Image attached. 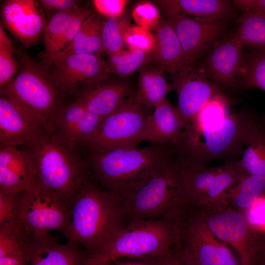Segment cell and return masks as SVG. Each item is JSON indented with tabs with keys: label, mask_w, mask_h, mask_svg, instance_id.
<instances>
[{
	"label": "cell",
	"mask_w": 265,
	"mask_h": 265,
	"mask_svg": "<svg viewBox=\"0 0 265 265\" xmlns=\"http://www.w3.org/2000/svg\"><path fill=\"white\" fill-rule=\"evenodd\" d=\"M20 147L31 164L35 186L58 195L70 204L90 177L80 147L62 140L52 127H42Z\"/></svg>",
	"instance_id": "6da1fadb"
},
{
	"label": "cell",
	"mask_w": 265,
	"mask_h": 265,
	"mask_svg": "<svg viewBox=\"0 0 265 265\" xmlns=\"http://www.w3.org/2000/svg\"><path fill=\"white\" fill-rule=\"evenodd\" d=\"M70 220L63 234L92 258L130 222L123 205L90 177L70 204Z\"/></svg>",
	"instance_id": "7a4b0ae2"
},
{
	"label": "cell",
	"mask_w": 265,
	"mask_h": 265,
	"mask_svg": "<svg viewBox=\"0 0 265 265\" xmlns=\"http://www.w3.org/2000/svg\"><path fill=\"white\" fill-rule=\"evenodd\" d=\"M174 148V144L152 143L84 157L92 179L122 205L159 169Z\"/></svg>",
	"instance_id": "3957f363"
},
{
	"label": "cell",
	"mask_w": 265,
	"mask_h": 265,
	"mask_svg": "<svg viewBox=\"0 0 265 265\" xmlns=\"http://www.w3.org/2000/svg\"><path fill=\"white\" fill-rule=\"evenodd\" d=\"M265 125L246 112L230 114L216 126L197 128L186 125L176 146L186 159L206 165L210 162L236 159L241 155L250 138Z\"/></svg>",
	"instance_id": "277c9868"
},
{
	"label": "cell",
	"mask_w": 265,
	"mask_h": 265,
	"mask_svg": "<svg viewBox=\"0 0 265 265\" xmlns=\"http://www.w3.org/2000/svg\"><path fill=\"white\" fill-rule=\"evenodd\" d=\"M186 205L178 153L174 150L159 169L123 203L130 222L176 219Z\"/></svg>",
	"instance_id": "5b68a950"
},
{
	"label": "cell",
	"mask_w": 265,
	"mask_h": 265,
	"mask_svg": "<svg viewBox=\"0 0 265 265\" xmlns=\"http://www.w3.org/2000/svg\"><path fill=\"white\" fill-rule=\"evenodd\" d=\"M177 238L175 219L132 221L88 263H112L123 258H160L177 250Z\"/></svg>",
	"instance_id": "8992f818"
},
{
	"label": "cell",
	"mask_w": 265,
	"mask_h": 265,
	"mask_svg": "<svg viewBox=\"0 0 265 265\" xmlns=\"http://www.w3.org/2000/svg\"><path fill=\"white\" fill-rule=\"evenodd\" d=\"M20 64L18 74L0 88V96L11 100L37 118L46 127L62 106L58 89L49 69L33 61L22 48L16 55Z\"/></svg>",
	"instance_id": "52a82bcc"
},
{
	"label": "cell",
	"mask_w": 265,
	"mask_h": 265,
	"mask_svg": "<svg viewBox=\"0 0 265 265\" xmlns=\"http://www.w3.org/2000/svg\"><path fill=\"white\" fill-rule=\"evenodd\" d=\"M176 253L184 265H239L225 243L217 238L191 205L176 219Z\"/></svg>",
	"instance_id": "ba28073f"
},
{
	"label": "cell",
	"mask_w": 265,
	"mask_h": 265,
	"mask_svg": "<svg viewBox=\"0 0 265 265\" xmlns=\"http://www.w3.org/2000/svg\"><path fill=\"white\" fill-rule=\"evenodd\" d=\"M134 95L105 117L96 133L81 146L86 154L136 148L142 141L145 124L152 112L138 103Z\"/></svg>",
	"instance_id": "9c48e42d"
},
{
	"label": "cell",
	"mask_w": 265,
	"mask_h": 265,
	"mask_svg": "<svg viewBox=\"0 0 265 265\" xmlns=\"http://www.w3.org/2000/svg\"><path fill=\"white\" fill-rule=\"evenodd\" d=\"M191 205L219 240L233 247L240 256V265H254L257 232L244 213L225 200Z\"/></svg>",
	"instance_id": "30bf717a"
},
{
	"label": "cell",
	"mask_w": 265,
	"mask_h": 265,
	"mask_svg": "<svg viewBox=\"0 0 265 265\" xmlns=\"http://www.w3.org/2000/svg\"><path fill=\"white\" fill-rule=\"evenodd\" d=\"M15 216L30 234L43 236L56 231L63 235L70 220V204L34 186L18 195Z\"/></svg>",
	"instance_id": "8fae6325"
},
{
	"label": "cell",
	"mask_w": 265,
	"mask_h": 265,
	"mask_svg": "<svg viewBox=\"0 0 265 265\" xmlns=\"http://www.w3.org/2000/svg\"><path fill=\"white\" fill-rule=\"evenodd\" d=\"M51 78L59 91L73 94L82 86H94L105 81L110 72L100 55L71 54L57 59Z\"/></svg>",
	"instance_id": "7c38bea8"
},
{
	"label": "cell",
	"mask_w": 265,
	"mask_h": 265,
	"mask_svg": "<svg viewBox=\"0 0 265 265\" xmlns=\"http://www.w3.org/2000/svg\"><path fill=\"white\" fill-rule=\"evenodd\" d=\"M174 89L178 96L177 109L186 125L192 123L206 103L220 92L201 69L185 67L173 75Z\"/></svg>",
	"instance_id": "4fadbf2b"
},
{
	"label": "cell",
	"mask_w": 265,
	"mask_h": 265,
	"mask_svg": "<svg viewBox=\"0 0 265 265\" xmlns=\"http://www.w3.org/2000/svg\"><path fill=\"white\" fill-rule=\"evenodd\" d=\"M39 3L33 0H7L1 6L3 24L26 49L38 42L48 24Z\"/></svg>",
	"instance_id": "5bb4252c"
},
{
	"label": "cell",
	"mask_w": 265,
	"mask_h": 265,
	"mask_svg": "<svg viewBox=\"0 0 265 265\" xmlns=\"http://www.w3.org/2000/svg\"><path fill=\"white\" fill-rule=\"evenodd\" d=\"M93 12L79 7L54 14L50 19L43 33L45 46L43 65L51 67L71 43L86 19Z\"/></svg>",
	"instance_id": "9a60e30c"
},
{
	"label": "cell",
	"mask_w": 265,
	"mask_h": 265,
	"mask_svg": "<svg viewBox=\"0 0 265 265\" xmlns=\"http://www.w3.org/2000/svg\"><path fill=\"white\" fill-rule=\"evenodd\" d=\"M167 20L173 27L183 48L184 68L194 66L195 60L219 36L225 26L224 20L203 21L183 17H167Z\"/></svg>",
	"instance_id": "2e32d148"
},
{
	"label": "cell",
	"mask_w": 265,
	"mask_h": 265,
	"mask_svg": "<svg viewBox=\"0 0 265 265\" xmlns=\"http://www.w3.org/2000/svg\"><path fill=\"white\" fill-rule=\"evenodd\" d=\"M244 46L235 34L223 40L210 52L201 70L218 86H231L242 73Z\"/></svg>",
	"instance_id": "e0dca14e"
},
{
	"label": "cell",
	"mask_w": 265,
	"mask_h": 265,
	"mask_svg": "<svg viewBox=\"0 0 265 265\" xmlns=\"http://www.w3.org/2000/svg\"><path fill=\"white\" fill-rule=\"evenodd\" d=\"M104 119L90 112L75 101L61 107L52 126L62 140L81 147L96 133Z\"/></svg>",
	"instance_id": "ac0fdd59"
},
{
	"label": "cell",
	"mask_w": 265,
	"mask_h": 265,
	"mask_svg": "<svg viewBox=\"0 0 265 265\" xmlns=\"http://www.w3.org/2000/svg\"><path fill=\"white\" fill-rule=\"evenodd\" d=\"M89 255L79 243L61 244L50 234L31 235L28 265H87Z\"/></svg>",
	"instance_id": "d6986e66"
},
{
	"label": "cell",
	"mask_w": 265,
	"mask_h": 265,
	"mask_svg": "<svg viewBox=\"0 0 265 265\" xmlns=\"http://www.w3.org/2000/svg\"><path fill=\"white\" fill-rule=\"evenodd\" d=\"M43 124L6 97H0V148L26 144Z\"/></svg>",
	"instance_id": "ffe728a7"
},
{
	"label": "cell",
	"mask_w": 265,
	"mask_h": 265,
	"mask_svg": "<svg viewBox=\"0 0 265 265\" xmlns=\"http://www.w3.org/2000/svg\"><path fill=\"white\" fill-rule=\"evenodd\" d=\"M0 149V191L17 195L35 186L33 169L24 151L15 146Z\"/></svg>",
	"instance_id": "44dd1931"
},
{
	"label": "cell",
	"mask_w": 265,
	"mask_h": 265,
	"mask_svg": "<svg viewBox=\"0 0 265 265\" xmlns=\"http://www.w3.org/2000/svg\"><path fill=\"white\" fill-rule=\"evenodd\" d=\"M186 126L177 108L165 99L154 107L148 118L142 141L163 145L176 144L180 141Z\"/></svg>",
	"instance_id": "7402d4cb"
},
{
	"label": "cell",
	"mask_w": 265,
	"mask_h": 265,
	"mask_svg": "<svg viewBox=\"0 0 265 265\" xmlns=\"http://www.w3.org/2000/svg\"><path fill=\"white\" fill-rule=\"evenodd\" d=\"M156 2L167 17H183L203 21H218L234 13L232 1L226 0H159Z\"/></svg>",
	"instance_id": "603a6c76"
},
{
	"label": "cell",
	"mask_w": 265,
	"mask_h": 265,
	"mask_svg": "<svg viewBox=\"0 0 265 265\" xmlns=\"http://www.w3.org/2000/svg\"><path fill=\"white\" fill-rule=\"evenodd\" d=\"M134 94H132L126 84L108 83L91 87L82 93L76 101L90 112L105 118Z\"/></svg>",
	"instance_id": "cb8c5ba5"
},
{
	"label": "cell",
	"mask_w": 265,
	"mask_h": 265,
	"mask_svg": "<svg viewBox=\"0 0 265 265\" xmlns=\"http://www.w3.org/2000/svg\"><path fill=\"white\" fill-rule=\"evenodd\" d=\"M152 60L159 69L175 75L184 67V54L176 33L167 19L161 18L156 30Z\"/></svg>",
	"instance_id": "d4e9b609"
},
{
	"label": "cell",
	"mask_w": 265,
	"mask_h": 265,
	"mask_svg": "<svg viewBox=\"0 0 265 265\" xmlns=\"http://www.w3.org/2000/svg\"><path fill=\"white\" fill-rule=\"evenodd\" d=\"M31 241L18 220L0 225V265H28Z\"/></svg>",
	"instance_id": "484cf974"
},
{
	"label": "cell",
	"mask_w": 265,
	"mask_h": 265,
	"mask_svg": "<svg viewBox=\"0 0 265 265\" xmlns=\"http://www.w3.org/2000/svg\"><path fill=\"white\" fill-rule=\"evenodd\" d=\"M178 153L186 205L201 203L219 167H210L193 163Z\"/></svg>",
	"instance_id": "4316f807"
},
{
	"label": "cell",
	"mask_w": 265,
	"mask_h": 265,
	"mask_svg": "<svg viewBox=\"0 0 265 265\" xmlns=\"http://www.w3.org/2000/svg\"><path fill=\"white\" fill-rule=\"evenodd\" d=\"M163 70L160 69L144 68L140 71L138 87L135 99L140 104L151 109L164 99L174 89L164 78Z\"/></svg>",
	"instance_id": "83f0119b"
},
{
	"label": "cell",
	"mask_w": 265,
	"mask_h": 265,
	"mask_svg": "<svg viewBox=\"0 0 265 265\" xmlns=\"http://www.w3.org/2000/svg\"><path fill=\"white\" fill-rule=\"evenodd\" d=\"M102 25L98 14L93 12L84 21L71 43L59 58L71 54L100 55L103 53Z\"/></svg>",
	"instance_id": "f1b7e54d"
},
{
	"label": "cell",
	"mask_w": 265,
	"mask_h": 265,
	"mask_svg": "<svg viewBox=\"0 0 265 265\" xmlns=\"http://www.w3.org/2000/svg\"><path fill=\"white\" fill-rule=\"evenodd\" d=\"M247 175L239 159L225 162L219 167L201 203L225 200L227 193Z\"/></svg>",
	"instance_id": "f546056e"
},
{
	"label": "cell",
	"mask_w": 265,
	"mask_h": 265,
	"mask_svg": "<svg viewBox=\"0 0 265 265\" xmlns=\"http://www.w3.org/2000/svg\"><path fill=\"white\" fill-rule=\"evenodd\" d=\"M265 193V177L247 175L226 194L225 201L243 212Z\"/></svg>",
	"instance_id": "4dcf8cb0"
},
{
	"label": "cell",
	"mask_w": 265,
	"mask_h": 265,
	"mask_svg": "<svg viewBox=\"0 0 265 265\" xmlns=\"http://www.w3.org/2000/svg\"><path fill=\"white\" fill-rule=\"evenodd\" d=\"M235 34L244 46L265 49V16L255 12H242Z\"/></svg>",
	"instance_id": "1f68e13d"
},
{
	"label": "cell",
	"mask_w": 265,
	"mask_h": 265,
	"mask_svg": "<svg viewBox=\"0 0 265 265\" xmlns=\"http://www.w3.org/2000/svg\"><path fill=\"white\" fill-rule=\"evenodd\" d=\"M239 161L247 174L265 177V125L250 138Z\"/></svg>",
	"instance_id": "d6a6232c"
},
{
	"label": "cell",
	"mask_w": 265,
	"mask_h": 265,
	"mask_svg": "<svg viewBox=\"0 0 265 265\" xmlns=\"http://www.w3.org/2000/svg\"><path fill=\"white\" fill-rule=\"evenodd\" d=\"M131 17L125 12L121 16L102 21V39L104 53L107 56L124 50V34L131 26Z\"/></svg>",
	"instance_id": "836d02e7"
},
{
	"label": "cell",
	"mask_w": 265,
	"mask_h": 265,
	"mask_svg": "<svg viewBox=\"0 0 265 265\" xmlns=\"http://www.w3.org/2000/svg\"><path fill=\"white\" fill-rule=\"evenodd\" d=\"M152 60V53L138 50H123L108 56L106 61L110 73L126 77Z\"/></svg>",
	"instance_id": "e575fe53"
},
{
	"label": "cell",
	"mask_w": 265,
	"mask_h": 265,
	"mask_svg": "<svg viewBox=\"0 0 265 265\" xmlns=\"http://www.w3.org/2000/svg\"><path fill=\"white\" fill-rule=\"evenodd\" d=\"M240 77L241 87L265 91V49H255L244 58Z\"/></svg>",
	"instance_id": "d590c367"
},
{
	"label": "cell",
	"mask_w": 265,
	"mask_h": 265,
	"mask_svg": "<svg viewBox=\"0 0 265 265\" xmlns=\"http://www.w3.org/2000/svg\"><path fill=\"white\" fill-rule=\"evenodd\" d=\"M229 114L228 100L220 92L206 103L194 122L188 125L197 128H212L218 125Z\"/></svg>",
	"instance_id": "8d00e7d4"
},
{
	"label": "cell",
	"mask_w": 265,
	"mask_h": 265,
	"mask_svg": "<svg viewBox=\"0 0 265 265\" xmlns=\"http://www.w3.org/2000/svg\"><path fill=\"white\" fill-rule=\"evenodd\" d=\"M124 43L129 50L140 51L153 53L155 38L150 31L138 26H130L124 34Z\"/></svg>",
	"instance_id": "74e56055"
},
{
	"label": "cell",
	"mask_w": 265,
	"mask_h": 265,
	"mask_svg": "<svg viewBox=\"0 0 265 265\" xmlns=\"http://www.w3.org/2000/svg\"><path fill=\"white\" fill-rule=\"evenodd\" d=\"M131 16L137 26L150 31L156 30L161 18L158 7L149 1L137 2Z\"/></svg>",
	"instance_id": "f35d334b"
},
{
	"label": "cell",
	"mask_w": 265,
	"mask_h": 265,
	"mask_svg": "<svg viewBox=\"0 0 265 265\" xmlns=\"http://www.w3.org/2000/svg\"><path fill=\"white\" fill-rule=\"evenodd\" d=\"M14 53L8 50L0 48V87L10 82L20 68V64L14 56Z\"/></svg>",
	"instance_id": "ab89813d"
},
{
	"label": "cell",
	"mask_w": 265,
	"mask_h": 265,
	"mask_svg": "<svg viewBox=\"0 0 265 265\" xmlns=\"http://www.w3.org/2000/svg\"><path fill=\"white\" fill-rule=\"evenodd\" d=\"M243 212L252 228L265 231V193Z\"/></svg>",
	"instance_id": "60d3db41"
},
{
	"label": "cell",
	"mask_w": 265,
	"mask_h": 265,
	"mask_svg": "<svg viewBox=\"0 0 265 265\" xmlns=\"http://www.w3.org/2000/svg\"><path fill=\"white\" fill-rule=\"evenodd\" d=\"M92 2L98 13L106 17V18H114L119 17L124 14L129 1L94 0Z\"/></svg>",
	"instance_id": "b9f144b4"
},
{
	"label": "cell",
	"mask_w": 265,
	"mask_h": 265,
	"mask_svg": "<svg viewBox=\"0 0 265 265\" xmlns=\"http://www.w3.org/2000/svg\"><path fill=\"white\" fill-rule=\"evenodd\" d=\"M18 195L0 191V225L16 220Z\"/></svg>",
	"instance_id": "7bdbcfd3"
},
{
	"label": "cell",
	"mask_w": 265,
	"mask_h": 265,
	"mask_svg": "<svg viewBox=\"0 0 265 265\" xmlns=\"http://www.w3.org/2000/svg\"><path fill=\"white\" fill-rule=\"evenodd\" d=\"M79 0H41V5L48 17L54 14L72 10L80 6Z\"/></svg>",
	"instance_id": "ee69618b"
},
{
	"label": "cell",
	"mask_w": 265,
	"mask_h": 265,
	"mask_svg": "<svg viewBox=\"0 0 265 265\" xmlns=\"http://www.w3.org/2000/svg\"><path fill=\"white\" fill-rule=\"evenodd\" d=\"M232 3L243 12H255L265 16V0H234Z\"/></svg>",
	"instance_id": "f6af8a7d"
},
{
	"label": "cell",
	"mask_w": 265,
	"mask_h": 265,
	"mask_svg": "<svg viewBox=\"0 0 265 265\" xmlns=\"http://www.w3.org/2000/svg\"><path fill=\"white\" fill-rule=\"evenodd\" d=\"M254 265H265V231H258Z\"/></svg>",
	"instance_id": "bcb514c9"
},
{
	"label": "cell",
	"mask_w": 265,
	"mask_h": 265,
	"mask_svg": "<svg viewBox=\"0 0 265 265\" xmlns=\"http://www.w3.org/2000/svg\"><path fill=\"white\" fill-rule=\"evenodd\" d=\"M160 258H128L125 261L117 259L112 262L114 263V265H160Z\"/></svg>",
	"instance_id": "7dc6e473"
},
{
	"label": "cell",
	"mask_w": 265,
	"mask_h": 265,
	"mask_svg": "<svg viewBox=\"0 0 265 265\" xmlns=\"http://www.w3.org/2000/svg\"><path fill=\"white\" fill-rule=\"evenodd\" d=\"M0 48L11 51L15 55H16L18 51V49L15 48L6 35L3 26L1 24H0Z\"/></svg>",
	"instance_id": "c3c4849f"
},
{
	"label": "cell",
	"mask_w": 265,
	"mask_h": 265,
	"mask_svg": "<svg viewBox=\"0 0 265 265\" xmlns=\"http://www.w3.org/2000/svg\"><path fill=\"white\" fill-rule=\"evenodd\" d=\"M160 265H184L176 251L172 252L160 258Z\"/></svg>",
	"instance_id": "681fc988"
},
{
	"label": "cell",
	"mask_w": 265,
	"mask_h": 265,
	"mask_svg": "<svg viewBox=\"0 0 265 265\" xmlns=\"http://www.w3.org/2000/svg\"><path fill=\"white\" fill-rule=\"evenodd\" d=\"M87 265H111V262H102L95 263H88Z\"/></svg>",
	"instance_id": "f907efd6"
},
{
	"label": "cell",
	"mask_w": 265,
	"mask_h": 265,
	"mask_svg": "<svg viewBox=\"0 0 265 265\" xmlns=\"http://www.w3.org/2000/svg\"><path fill=\"white\" fill-rule=\"evenodd\" d=\"M264 121H265V120H264Z\"/></svg>",
	"instance_id": "816d5d0a"
}]
</instances>
